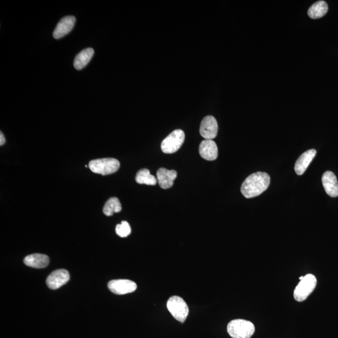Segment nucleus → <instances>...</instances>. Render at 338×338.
Listing matches in <instances>:
<instances>
[{
    "instance_id": "14",
    "label": "nucleus",
    "mask_w": 338,
    "mask_h": 338,
    "mask_svg": "<svg viewBox=\"0 0 338 338\" xmlns=\"http://www.w3.org/2000/svg\"><path fill=\"white\" fill-rule=\"evenodd\" d=\"M316 155V150L311 149L304 152L295 164L294 170L297 175H303Z\"/></svg>"
},
{
    "instance_id": "13",
    "label": "nucleus",
    "mask_w": 338,
    "mask_h": 338,
    "mask_svg": "<svg viewBox=\"0 0 338 338\" xmlns=\"http://www.w3.org/2000/svg\"><path fill=\"white\" fill-rule=\"evenodd\" d=\"M200 153L205 160L212 161L217 158L218 148L216 144L212 140H204L201 142Z\"/></svg>"
},
{
    "instance_id": "6",
    "label": "nucleus",
    "mask_w": 338,
    "mask_h": 338,
    "mask_svg": "<svg viewBox=\"0 0 338 338\" xmlns=\"http://www.w3.org/2000/svg\"><path fill=\"white\" fill-rule=\"evenodd\" d=\"M184 141H185V133L183 130H175L167 136L162 143V151L165 153H174L181 148Z\"/></svg>"
},
{
    "instance_id": "1",
    "label": "nucleus",
    "mask_w": 338,
    "mask_h": 338,
    "mask_svg": "<svg viewBox=\"0 0 338 338\" xmlns=\"http://www.w3.org/2000/svg\"><path fill=\"white\" fill-rule=\"evenodd\" d=\"M271 178L266 172H258L250 175L241 186V193L247 198L257 197L268 189Z\"/></svg>"
},
{
    "instance_id": "5",
    "label": "nucleus",
    "mask_w": 338,
    "mask_h": 338,
    "mask_svg": "<svg viewBox=\"0 0 338 338\" xmlns=\"http://www.w3.org/2000/svg\"><path fill=\"white\" fill-rule=\"evenodd\" d=\"M316 284V278L314 275L311 274L306 275L294 289V299L298 302H302L306 300L314 290Z\"/></svg>"
},
{
    "instance_id": "16",
    "label": "nucleus",
    "mask_w": 338,
    "mask_h": 338,
    "mask_svg": "<svg viewBox=\"0 0 338 338\" xmlns=\"http://www.w3.org/2000/svg\"><path fill=\"white\" fill-rule=\"evenodd\" d=\"M94 55V50L92 48H87L81 51L74 59V67L76 70L83 69L89 63Z\"/></svg>"
},
{
    "instance_id": "18",
    "label": "nucleus",
    "mask_w": 338,
    "mask_h": 338,
    "mask_svg": "<svg viewBox=\"0 0 338 338\" xmlns=\"http://www.w3.org/2000/svg\"><path fill=\"white\" fill-rule=\"evenodd\" d=\"M135 181L139 184H146L149 186H155L157 183V178L150 174L149 170L143 169L137 172Z\"/></svg>"
},
{
    "instance_id": "20",
    "label": "nucleus",
    "mask_w": 338,
    "mask_h": 338,
    "mask_svg": "<svg viewBox=\"0 0 338 338\" xmlns=\"http://www.w3.org/2000/svg\"><path fill=\"white\" fill-rule=\"evenodd\" d=\"M116 234L121 237H126L131 233V227L127 221H122L121 224L116 225L115 228Z\"/></svg>"
},
{
    "instance_id": "15",
    "label": "nucleus",
    "mask_w": 338,
    "mask_h": 338,
    "mask_svg": "<svg viewBox=\"0 0 338 338\" xmlns=\"http://www.w3.org/2000/svg\"><path fill=\"white\" fill-rule=\"evenodd\" d=\"M24 263L31 268H44L49 264V258L45 254H31L25 258Z\"/></svg>"
},
{
    "instance_id": "12",
    "label": "nucleus",
    "mask_w": 338,
    "mask_h": 338,
    "mask_svg": "<svg viewBox=\"0 0 338 338\" xmlns=\"http://www.w3.org/2000/svg\"><path fill=\"white\" fill-rule=\"evenodd\" d=\"M324 188L328 195L331 197L338 196V182L333 172L327 171L324 173L322 177Z\"/></svg>"
},
{
    "instance_id": "19",
    "label": "nucleus",
    "mask_w": 338,
    "mask_h": 338,
    "mask_svg": "<svg viewBox=\"0 0 338 338\" xmlns=\"http://www.w3.org/2000/svg\"><path fill=\"white\" fill-rule=\"evenodd\" d=\"M121 210L122 206L118 198L111 197L105 204L103 212L107 216H112L114 213L120 212Z\"/></svg>"
},
{
    "instance_id": "3",
    "label": "nucleus",
    "mask_w": 338,
    "mask_h": 338,
    "mask_svg": "<svg viewBox=\"0 0 338 338\" xmlns=\"http://www.w3.org/2000/svg\"><path fill=\"white\" fill-rule=\"evenodd\" d=\"M89 169L95 174L107 175L116 172L120 167V163L113 158H104L91 161Z\"/></svg>"
},
{
    "instance_id": "11",
    "label": "nucleus",
    "mask_w": 338,
    "mask_h": 338,
    "mask_svg": "<svg viewBox=\"0 0 338 338\" xmlns=\"http://www.w3.org/2000/svg\"><path fill=\"white\" fill-rule=\"evenodd\" d=\"M177 172L174 170L161 168L157 172V180L162 189H167L174 185V182L177 177Z\"/></svg>"
},
{
    "instance_id": "2",
    "label": "nucleus",
    "mask_w": 338,
    "mask_h": 338,
    "mask_svg": "<svg viewBox=\"0 0 338 338\" xmlns=\"http://www.w3.org/2000/svg\"><path fill=\"white\" fill-rule=\"evenodd\" d=\"M227 333L232 338H251L254 333L253 323L244 320H234L228 324Z\"/></svg>"
},
{
    "instance_id": "17",
    "label": "nucleus",
    "mask_w": 338,
    "mask_h": 338,
    "mask_svg": "<svg viewBox=\"0 0 338 338\" xmlns=\"http://www.w3.org/2000/svg\"><path fill=\"white\" fill-rule=\"evenodd\" d=\"M328 6L325 1H319L314 3L308 10V15L312 19L322 18L327 13Z\"/></svg>"
},
{
    "instance_id": "21",
    "label": "nucleus",
    "mask_w": 338,
    "mask_h": 338,
    "mask_svg": "<svg viewBox=\"0 0 338 338\" xmlns=\"http://www.w3.org/2000/svg\"><path fill=\"white\" fill-rule=\"evenodd\" d=\"M6 143V139L4 133L2 132L0 133V146H3Z\"/></svg>"
},
{
    "instance_id": "7",
    "label": "nucleus",
    "mask_w": 338,
    "mask_h": 338,
    "mask_svg": "<svg viewBox=\"0 0 338 338\" xmlns=\"http://www.w3.org/2000/svg\"><path fill=\"white\" fill-rule=\"evenodd\" d=\"M108 288L113 293L123 295L134 292L137 289V285L130 280H115L110 281Z\"/></svg>"
},
{
    "instance_id": "8",
    "label": "nucleus",
    "mask_w": 338,
    "mask_h": 338,
    "mask_svg": "<svg viewBox=\"0 0 338 338\" xmlns=\"http://www.w3.org/2000/svg\"><path fill=\"white\" fill-rule=\"evenodd\" d=\"M218 133V124L216 119L213 116H207L203 119L200 126V133L206 140H212L216 137Z\"/></svg>"
},
{
    "instance_id": "4",
    "label": "nucleus",
    "mask_w": 338,
    "mask_h": 338,
    "mask_svg": "<svg viewBox=\"0 0 338 338\" xmlns=\"http://www.w3.org/2000/svg\"><path fill=\"white\" fill-rule=\"evenodd\" d=\"M167 309L176 320L185 322L189 314V307L183 298L174 296L170 297L167 303Z\"/></svg>"
},
{
    "instance_id": "9",
    "label": "nucleus",
    "mask_w": 338,
    "mask_h": 338,
    "mask_svg": "<svg viewBox=\"0 0 338 338\" xmlns=\"http://www.w3.org/2000/svg\"><path fill=\"white\" fill-rule=\"evenodd\" d=\"M69 280L70 275L67 270H56L47 277V285L51 289H57L65 285Z\"/></svg>"
},
{
    "instance_id": "10",
    "label": "nucleus",
    "mask_w": 338,
    "mask_h": 338,
    "mask_svg": "<svg viewBox=\"0 0 338 338\" xmlns=\"http://www.w3.org/2000/svg\"><path fill=\"white\" fill-rule=\"evenodd\" d=\"M76 18L75 16H67L62 18L58 23L54 30L53 36L55 39L63 38L73 30L75 26Z\"/></svg>"
}]
</instances>
